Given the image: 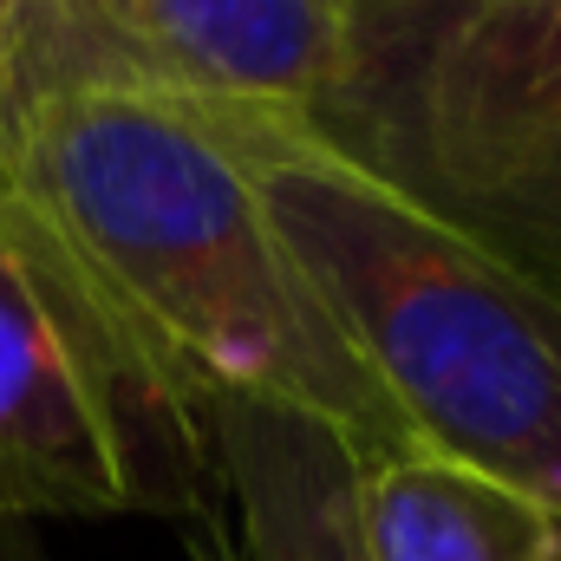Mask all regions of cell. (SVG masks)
Masks as SVG:
<instances>
[{"label":"cell","instance_id":"obj_4","mask_svg":"<svg viewBox=\"0 0 561 561\" xmlns=\"http://www.w3.org/2000/svg\"><path fill=\"white\" fill-rule=\"evenodd\" d=\"M209 450L163 419L72 280L0 203V510L196 516Z\"/></svg>","mask_w":561,"mask_h":561},{"label":"cell","instance_id":"obj_8","mask_svg":"<svg viewBox=\"0 0 561 561\" xmlns=\"http://www.w3.org/2000/svg\"><path fill=\"white\" fill-rule=\"evenodd\" d=\"M33 20H39V0H0V85H7V72H13V59H20Z\"/></svg>","mask_w":561,"mask_h":561},{"label":"cell","instance_id":"obj_1","mask_svg":"<svg viewBox=\"0 0 561 561\" xmlns=\"http://www.w3.org/2000/svg\"><path fill=\"white\" fill-rule=\"evenodd\" d=\"M0 203L72 280L144 399L203 450V419L229 399L327 424L359 463L412 444L249 170L183 99L13 72Z\"/></svg>","mask_w":561,"mask_h":561},{"label":"cell","instance_id":"obj_9","mask_svg":"<svg viewBox=\"0 0 561 561\" xmlns=\"http://www.w3.org/2000/svg\"><path fill=\"white\" fill-rule=\"evenodd\" d=\"M0 561H39L20 536V516H7V510H0Z\"/></svg>","mask_w":561,"mask_h":561},{"label":"cell","instance_id":"obj_2","mask_svg":"<svg viewBox=\"0 0 561 561\" xmlns=\"http://www.w3.org/2000/svg\"><path fill=\"white\" fill-rule=\"evenodd\" d=\"M190 112L249 170L412 444L523 490L561 529L556 287L470 249L457 229L346 157L307 112Z\"/></svg>","mask_w":561,"mask_h":561},{"label":"cell","instance_id":"obj_7","mask_svg":"<svg viewBox=\"0 0 561 561\" xmlns=\"http://www.w3.org/2000/svg\"><path fill=\"white\" fill-rule=\"evenodd\" d=\"M353 523L366 561H561V529L542 503L424 444L359 463Z\"/></svg>","mask_w":561,"mask_h":561},{"label":"cell","instance_id":"obj_6","mask_svg":"<svg viewBox=\"0 0 561 561\" xmlns=\"http://www.w3.org/2000/svg\"><path fill=\"white\" fill-rule=\"evenodd\" d=\"M209 496L190 561H366L353 523L359 457L327 424L229 399L209 419Z\"/></svg>","mask_w":561,"mask_h":561},{"label":"cell","instance_id":"obj_3","mask_svg":"<svg viewBox=\"0 0 561 561\" xmlns=\"http://www.w3.org/2000/svg\"><path fill=\"white\" fill-rule=\"evenodd\" d=\"M313 125L470 249L561 294V0H366Z\"/></svg>","mask_w":561,"mask_h":561},{"label":"cell","instance_id":"obj_5","mask_svg":"<svg viewBox=\"0 0 561 561\" xmlns=\"http://www.w3.org/2000/svg\"><path fill=\"white\" fill-rule=\"evenodd\" d=\"M353 0H39L13 72L125 79L190 105L313 118L353 66Z\"/></svg>","mask_w":561,"mask_h":561},{"label":"cell","instance_id":"obj_10","mask_svg":"<svg viewBox=\"0 0 561 561\" xmlns=\"http://www.w3.org/2000/svg\"><path fill=\"white\" fill-rule=\"evenodd\" d=\"M353 7H366V0H353Z\"/></svg>","mask_w":561,"mask_h":561}]
</instances>
